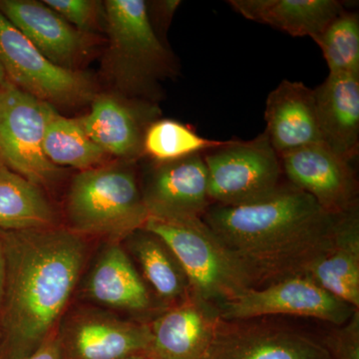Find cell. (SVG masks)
<instances>
[{"instance_id": "cell-1", "label": "cell", "mask_w": 359, "mask_h": 359, "mask_svg": "<svg viewBox=\"0 0 359 359\" xmlns=\"http://www.w3.org/2000/svg\"><path fill=\"white\" fill-rule=\"evenodd\" d=\"M6 282L0 304L2 359H25L53 334L81 273L82 238L51 228L0 231Z\"/></svg>"}, {"instance_id": "cell-2", "label": "cell", "mask_w": 359, "mask_h": 359, "mask_svg": "<svg viewBox=\"0 0 359 359\" xmlns=\"http://www.w3.org/2000/svg\"><path fill=\"white\" fill-rule=\"evenodd\" d=\"M337 219L289 182L268 199L211 205L203 217L256 287L304 275L332 248Z\"/></svg>"}, {"instance_id": "cell-3", "label": "cell", "mask_w": 359, "mask_h": 359, "mask_svg": "<svg viewBox=\"0 0 359 359\" xmlns=\"http://www.w3.org/2000/svg\"><path fill=\"white\" fill-rule=\"evenodd\" d=\"M71 231L118 242L149 219L136 175L128 166L92 168L71 183L67 199Z\"/></svg>"}, {"instance_id": "cell-4", "label": "cell", "mask_w": 359, "mask_h": 359, "mask_svg": "<svg viewBox=\"0 0 359 359\" xmlns=\"http://www.w3.org/2000/svg\"><path fill=\"white\" fill-rule=\"evenodd\" d=\"M144 230L158 236L185 271L191 294L215 304L256 287L249 273L203 221L149 218Z\"/></svg>"}, {"instance_id": "cell-5", "label": "cell", "mask_w": 359, "mask_h": 359, "mask_svg": "<svg viewBox=\"0 0 359 359\" xmlns=\"http://www.w3.org/2000/svg\"><path fill=\"white\" fill-rule=\"evenodd\" d=\"M105 13L111 72L129 93L154 94L158 80L173 72V61L151 22L147 2L108 0Z\"/></svg>"}, {"instance_id": "cell-6", "label": "cell", "mask_w": 359, "mask_h": 359, "mask_svg": "<svg viewBox=\"0 0 359 359\" xmlns=\"http://www.w3.org/2000/svg\"><path fill=\"white\" fill-rule=\"evenodd\" d=\"M212 205L238 207L275 195L283 182L282 163L266 134L250 140H228L203 154Z\"/></svg>"}, {"instance_id": "cell-7", "label": "cell", "mask_w": 359, "mask_h": 359, "mask_svg": "<svg viewBox=\"0 0 359 359\" xmlns=\"http://www.w3.org/2000/svg\"><path fill=\"white\" fill-rule=\"evenodd\" d=\"M53 109L8 80L0 87V162L39 187L55 181L61 171L43 151L45 128Z\"/></svg>"}, {"instance_id": "cell-8", "label": "cell", "mask_w": 359, "mask_h": 359, "mask_svg": "<svg viewBox=\"0 0 359 359\" xmlns=\"http://www.w3.org/2000/svg\"><path fill=\"white\" fill-rule=\"evenodd\" d=\"M0 62L8 81L52 106L81 105L95 97L88 76L54 65L1 13Z\"/></svg>"}, {"instance_id": "cell-9", "label": "cell", "mask_w": 359, "mask_h": 359, "mask_svg": "<svg viewBox=\"0 0 359 359\" xmlns=\"http://www.w3.org/2000/svg\"><path fill=\"white\" fill-rule=\"evenodd\" d=\"M224 320H250L266 316H295L344 325L358 311L330 294L304 275L289 276L261 287H252L218 306Z\"/></svg>"}, {"instance_id": "cell-10", "label": "cell", "mask_w": 359, "mask_h": 359, "mask_svg": "<svg viewBox=\"0 0 359 359\" xmlns=\"http://www.w3.org/2000/svg\"><path fill=\"white\" fill-rule=\"evenodd\" d=\"M280 158L287 182L330 214L339 216L358 205V181L351 162L325 144L304 146Z\"/></svg>"}, {"instance_id": "cell-11", "label": "cell", "mask_w": 359, "mask_h": 359, "mask_svg": "<svg viewBox=\"0 0 359 359\" xmlns=\"http://www.w3.org/2000/svg\"><path fill=\"white\" fill-rule=\"evenodd\" d=\"M203 359H330L323 344L297 330L219 318Z\"/></svg>"}, {"instance_id": "cell-12", "label": "cell", "mask_w": 359, "mask_h": 359, "mask_svg": "<svg viewBox=\"0 0 359 359\" xmlns=\"http://www.w3.org/2000/svg\"><path fill=\"white\" fill-rule=\"evenodd\" d=\"M141 190L149 218L167 221L203 219L212 205L203 154L157 163L149 172Z\"/></svg>"}, {"instance_id": "cell-13", "label": "cell", "mask_w": 359, "mask_h": 359, "mask_svg": "<svg viewBox=\"0 0 359 359\" xmlns=\"http://www.w3.org/2000/svg\"><path fill=\"white\" fill-rule=\"evenodd\" d=\"M221 318L218 306L189 294L150 325L147 359H203Z\"/></svg>"}, {"instance_id": "cell-14", "label": "cell", "mask_w": 359, "mask_h": 359, "mask_svg": "<svg viewBox=\"0 0 359 359\" xmlns=\"http://www.w3.org/2000/svg\"><path fill=\"white\" fill-rule=\"evenodd\" d=\"M62 359H121L147 353L150 325L99 313L73 320L59 337Z\"/></svg>"}, {"instance_id": "cell-15", "label": "cell", "mask_w": 359, "mask_h": 359, "mask_svg": "<svg viewBox=\"0 0 359 359\" xmlns=\"http://www.w3.org/2000/svg\"><path fill=\"white\" fill-rule=\"evenodd\" d=\"M157 108L117 97H94L88 114L78 118L85 133L106 155L133 159L143 153V139Z\"/></svg>"}, {"instance_id": "cell-16", "label": "cell", "mask_w": 359, "mask_h": 359, "mask_svg": "<svg viewBox=\"0 0 359 359\" xmlns=\"http://www.w3.org/2000/svg\"><path fill=\"white\" fill-rule=\"evenodd\" d=\"M264 120V133L278 156L323 143L314 91L302 82H280L266 98Z\"/></svg>"}, {"instance_id": "cell-17", "label": "cell", "mask_w": 359, "mask_h": 359, "mask_svg": "<svg viewBox=\"0 0 359 359\" xmlns=\"http://www.w3.org/2000/svg\"><path fill=\"white\" fill-rule=\"evenodd\" d=\"M0 13L54 65L72 69L86 50L83 34L46 4L1 0Z\"/></svg>"}, {"instance_id": "cell-18", "label": "cell", "mask_w": 359, "mask_h": 359, "mask_svg": "<svg viewBox=\"0 0 359 359\" xmlns=\"http://www.w3.org/2000/svg\"><path fill=\"white\" fill-rule=\"evenodd\" d=\"M313 91L323 144L351 162L359 150V76L330 74Z\"/></svg>"}, {"instance_id": "cell-19", "label": "cell", "mask_w": 359, "mask_h": 359, "mask_svg": "<svg viewBox=\"0 0 359 359\" xmlns=\"http://www.w3.org/2000/svg\"><path fill=\"white\" fill-rule=\"evenodd\" d=\"M304 276L330 294L359 309L358 205L337 216L332 248L309 266Z\"/></svg>"}, {"instance_id": "cell-20", "label": "cell", "mask_w": 359, "mask_h": 359, "mask_svg": "<svg viewBox=\"0 0 359 359\" xmlns=\"http://www.w3.org/2000/svg\"><path fill=\"white\" fill-rule=\"evenodd\" d=\"M228 4L247 20L313 41L344 11L337 0H230Z\"/></svg>"}, {"instance_id": "cell-21", "label": "cell", "mask_w": 359, "mask_h": 359, "mask_svg": "<svg viewBox=\"0 0 359 359\" xmlns=\"http://www.w3.org/2000/svg\"><path fill=\"white\" fill-rule=\"evenodd\" d=\"M86 289L92 299L113 308L144 311L150 306L145 283L117 243L101 254L89 276Z\"/></svg>"}, {"instance_id": "cell-22", "label": "cell", "mask_w": 359, "mask_h": 359, "mask_svg": "<svg viewBox=\"0 0 359 359\" xmlns=\"http://www.w3.org/2000/svg\"><path fill=\"white\" fill-rule=\"evenodd\" d=\"M55 212L40 187L0 162V231L51 228Z\"/></svg>"}, {"instance_id": "cell-23", "label": "cell", "mask_w": 359, "mask_h": 359, "mask_svg": "<svg viewBox=\"0 0 359 359\" xmlns=\"http://www.w3.org/2000/svg\"><path fill=\"white\" fill-rule=\"evenodd\" d=\"M146 280L157 294L168 301L185 299L190 285L174 252L151 231L138 230L128 237Z\"/></svg>"}, {"instance_id": "cell-24", "label": "cell", "mask_w": 359, "mask_h": 359, "mask_svg": "<svg viewBox=\"0 0 359 359\" xmlns=\"http://www.w3.org/2000/svg\"><path fill=\"white\" fill-rule=\"evenodd\" d=\"M43 151L55 166L85 170L100 164L105 153L85 133L79 119L59 114L54 108L45 128Z\"/></svg>"}, {"instance_id": "cell-25", "label": "cell", "mask_w": 359, "mask_h": 359, "mask_svg": "<svg viewBox=\"0 0 359 359\" xmlns=\"http://www.w3.org/2000/svg\"><path fill=\"white\" fill-rule=\"evenodd\" d=\"M224 142L204 138L188 125L175 120H155L144 135L143 152L156 163L173 162L204 154L223 145Z\"/></svg>"}, {"instance_id": "cell-26", "label": "cell", "mask_w": 359, "mask_h": 359, "mask_svg": "<svg viewBox=\"0 0 359 359\" xmlns=\"http://www.w3.org/2000/svg\"><path fill=\"white\" fill-rule=\"evenodd\" d=\"M314 42L320 47L330 74L359 76V16L344 11Z\"/></svg>"}, {"instance_id": "cell-27", "label": "cell", "mask_w": 359, "mask_h": 359, "mask_svg": "<svg viewBox=\"0 0 359 359\" xmlns=\"http://www.w3.org/2000/svg\"><path fill=\"white\" fill-rule=\"evenodd\" d=\"M323 346L330 359H359V309L328 335Z\"/></svg>"}, {"instance_id": "cell-28", "label": "cell", "mask_w": 359, "mask_h": 359, "mask_svg": "<svg viewBox=\"0 0 359 359\" xmlns=\"http://www.w3.org/2000/svg\"><path fill=\"white\" fill-rule=\"evenodd\" d=\"M43 4L79 32L91 25L96 14L97 4L89 0H45Z\"/></svg>"}, {"instance_id": "cell-29", "label": "cell", "mask_w": 359, "mask_h": 359, "mask_svg": "<svg viewBox=\"0 0 359 359\" xmlns=\"http://www.w3.org/2000/svg\"><path fill=\"white\" fill-rule=\"evenodd\" d=\"M25 359H62L59 335L53 332L36 351Z\"/></svg>"}, {"instance_id": "cell-30", "label": "cell", "mask_w": 359, "mask_h": 359, "mask_svg": "<svg viewBox=\"0 0 359 359\" xmlns=\"http://www.w3.org/2000/svg\"><path fill=\"white\" fill-rule=\"evenodd\" d=\"M4 282H6V259H4V248L0 241V304L4 297Z\"/></svg>"}, {"instance_id": "cell-31", "label": "cell", "mask_w": 359, "mask_h": 359, "mask_svg": "<svg viewBox=\"0 0 359 359\" xmlns=\"http://www.w3.org/2000/svg\"><path fill=\"white\" fill-rule=\"evenodd\" d=\"M7 80L6 72H4V67H2L1 62H0V87L2 86Z\"/></svg>"}, {"instance_id": "cell-32", "label": "cell", "mask_w": 359, "mask_h": 359, "mask_svg": "<svg viewBox=\"0 0 359 359\" xmlns=\"http://www.w3.org/2000/svg\"><path fill=\"white\" fill-rule=\"evenodd\" d=\"M121 359H147L146 358L145 354L139 353V354H133V355L127 356V358H121Z\"/></svg>"}, {"instance_id": "cell-33", "label": "cell", "mask_w": 359, "mask_h": 359, "mask_svg": "<svg viewBox=\"0 0 359 359\" xmlns=\"http://www.w3.org/2000/svg\"><path fill=\"white\" fill-rule=\"evenodd\" d=\"M0 359H2V358H1V353H0Z\"/></svg>"}]
</instances>
